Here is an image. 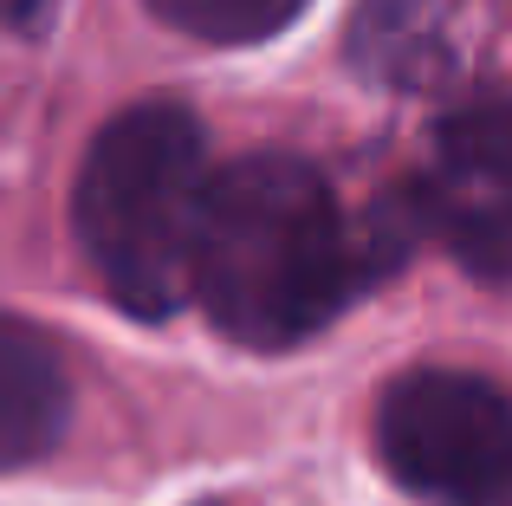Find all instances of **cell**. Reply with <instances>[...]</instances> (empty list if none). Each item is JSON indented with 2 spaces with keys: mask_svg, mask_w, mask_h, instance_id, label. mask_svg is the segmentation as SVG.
<instances>
[{
  "mask_svg": "<svg viewBox=\"0 0 512 506\" xmlns=\"http://www.w3.org/2000/svg\"><path fill=\"white\" fill-rule=\"evenodd\" d=\"M376 455L422 506H512V390L487 370H402L376 396Z\"/></svg>",
  "mask_w": 512,
  "mask_h": 506,
  "instance_id": "cell-3",
  "label": "cell"
},
{
  "mask_svg": "<svg viewBox=\"0 0 512 506\" xmlns=\"http://www.w3.org/2000/svg\"><path fill=\"white\" fill-rule=\"evenodd\" d=\"M350 59L376 85L415 91L448 65L441 46V0H363L350 26Z\"/></svg>",
  "mask_w": 512,
  "mask_h": 506,
  "instance_id": "cell-6",
  "label": "cell"
},
{
  "mask_svg": "<svg viewBox=\"0 0 512 506\" xmlns=\"http://www.w3.org/2000/svg\"><path fill=\"white\" fill-rule=\"evenodd\" d=\"M409 202L461 273L512 286V91H480L441 117Z\"/></svg>",
  "mask_w": 512,
  "mask_h": 506,
  "instance_id": "cell-4",
  "label": "cell"
},
{
  "mask_svg": "<svg viewBox=\"0 0 512 506\" xmlns=\"http://www.w3.org/2000/svg\"><path fill=\"white\" fill-rule=\"evenodd\" d=\"M409 189L370 215H344L325 169L305 156L260 150L214 169L195 247V305L221 338L247 351H292L396 273L415 241Z\"/></svg>",
  "mask_w": 512,
  "mask_h": 506,
  "instance_id": "cell-1",
  "label": "cell"
},
{
  "mask_svg": "<svg viewBox=\"0 0 512 506\" xmlns=\"http://www.w3.org/2000/svg\"><path fill=\"white\" fill-rule=\"evenodd\" d=\"M208 189V130L175 98L130 104L91 137L72 182V228L91 273L130 318H169L195 299Z\"/></svg>",
  "mask_w": 512,
  "mask_h": 506,
  "instance_id": "cell-2",
  "label": "cell"
},
{
  "mask_svg": "<svg viewBox=\"0 0 512 506\" xmlns=\"http://www.w3.org/2000/svg\"><path fill=\"white\" fill-rule=\"evenodd\" d=\"M143 7L201 46H253V39L286 33L312 0H143Z\"/></svg>",
  "mask_w": 512,
  "mask_h": 506,
  "instance_id": "cell-7",
  "label": "cell"
},
{
  "mask_svg": "<svg viewBox=\"0 0 512 506\" xmlns=\"http://www.w3.org/2000/svg\"><path fill=\"white\" fill-rule=\"evenodd\" d=\"M72 422V377L46 331L0 318V474L33 468Z\"/></svg>",
  "mask_w": 512,
  "mask_h": 506,
  "instance_id": "cell-5",
  "label": "cell"
},
{
  "mask_svg": "<svg viewBox=\"0 0 512 506\" xmlns=\"http://www.w3.org/2000/svg\"><path fill=\"white\" fill-rule=\"evenodd\" d=\"M201 506H214V500H201Z\"/></svg>",
  "mask_w": 512,
  "mask_h": 506,
  "instance_id": "cell-9",
  "label": "cell"
},
{
  "mask_svg": "<svg viewBox=\"0 0 512 506\" xmlns=\"http://www.w3.org/2000/svg\"><path fill=\"white\" fill-rule=\"evenodd\" d=\"M52 7H59V0H0V26H13V33H39V26L52 20Z\"/></svg>",
  "mask_w": 512,
  "mask_h": 506,
  "instance_id": "cell-8",
  "label": "cell"
}]
</instances>
